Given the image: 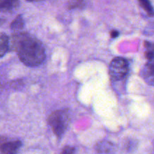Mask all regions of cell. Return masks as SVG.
<instances>
[{
    "instance_id": "obj_6",
    "label": "cell",
    "mask_w": 154,
    "mask_h": 154,
    "mask_svg": "<svg viewBox=\"0 0 154 154\" xmlns=\"http://www.w3.org/2000/svg\"><path fill=\"white\" fill-rule=\"evenodd\" d=\"M20 0H0V11H13L19 6Z\"/></svg>"
},
{
    "instance_id": "obj_8",
    "label": "cell",
    "mask_w": 154,
    "mask_h": 154,
    "mask_svg": "<svg viewBox=\"0 0 154 154\" xmlns=\"http://www.w3.org/2000/svg\"><path fill=\"white\" fill-rule=\"evenodd\" d=\"M140 5L141 6L143 9L147 12L149 16H153L154 15V9L150 3V0H138Z\"/></svg>"
},
{
    "instance_id": "obj_2",
    "label": "cell",
    "mask_w": 154,
    "mask_h": 154,
    "mask_svg": "<svg viewBox=\"0 0 154 154\" xmlns=\"http://www.w3.org/2000/svg\"><path fill=\"white\" fill-rule=\"evenodd\" d=\"M69 120V111L67 109H63L53 112L48 118V123L54 133L58 138H61L67 129Z\"/></svg>"
},
{
    "instance_id": "obj_4",
    "label": "cell",
    "mask_w": 154,
    "mask_h": 154,
    "mask_svg": "<svg viewBox=\"0 0 154 154\" xmlns=\"http://www.w3.org/2000/svg\"><path fill=\"white\" fill-rule=\"evenodd\" d=\"M22 143L19 140H8L0 137V154H17Z\"/></svg>"
},
{
    "instance_id": "obj_9",
    "label": "cell",
    "mask_w": 154,
    "mask_h": 154,
    "mask_svg": "<svg viewBox=\"0 0 154 154\" xmlns=\"http://www.w3.org/2000/svg\"><path fill=\"white\" fill-rule=\"evenodd\" d=\"M24 26V21L21 15H18L11 24V29L13 30H20L23 29Z\"/></svg>"
},
{
    "instance_id": "obj_12",
    "label": "cell",
    "mask_w": 154,
    "mask_h": 154,
    "mask_svg": "<svg viewBox=\"0 0 154 154\" xmlns=\"http://www.w3.org/2000/svg\"><path fill=\"white\" fill-rule=\"evenodd\" d=\"M144 46H145L147 51H151V52H154V44L150 43V42H144Z\"/></svg>"
},
{
    "instance_id": "obj_14",
    "label": "cell",
    "mask_w": 154,
    "mask_h": 154,
    "mask_svg": "<svg viewBox=\"0 0 154 154\" xmlns=\"http://www.w3.org/2000/svg\"><path fill=\"white\" fill-rule=\"evenodd\" d=\"M28 2H39V1H42V0H26Z\"/></svg>"
},
{
    "instance_id": "obj_11",
    "label": "cell",
    "mask_w": 154,
    "mask_h": 154,
    "mask_svg": "<svg viewBox=\"0 0 154 154\" xmlns=\"http://www.w3.org/2000/svg\"><path fill=\"white\" fill-rule=\"evenodd\" d=\"M75 153V148L70 146H66L62 151L61 154H74Z\"/></svg>"
},
{
    "instance_id": "obj_1",
    "label": "cell",
    "mask_w": 154,
    "mask_h": 154,
    "mask_svg": "<svg viewBox=\"0 0 154 154\" xmlns=\"http://www.w3.org/2000/svg\"><path fill=\"white\" fill-rule=\"evenodd\" d=\"M12 45L23 63L37 66L46 58L45 50L40 41L26 32H18L13 36Z\"/></svg>"
},
{
    "instance_id": "obj_13",
    "label": "cell",
    "mask_w": 154,
    "mask_h": 154,
    "mask_svg": "<svg viewBox=\"0 0 154 154\" xmlns=\"http://www.w3.org/2000/svg\"><path fill=\"white\" fill-rule=\"evenodd\" d=\"M119 32L117 31H116V30H113V31L111 32V37L112 38H117Z\"/></svg>"
},
{
    "instance_id": "obj_5",
    "label": "cell",
    "mask_w": 154,
    "mask_h": 154,
    "mask_svg": "<svg viewBox=\"0 0 154 154\" xmlns=\"http://www.w3.org/2000/svg\"><path fill=\"white\" fill-rule=\"evenodd\" d=\"M141 77L147 84L154 87V66L147 63L141 70Z\"/></svg>"
},
{
    "instance_id": "obj_3",
    "label": "cell",
    "mask_w": 154,
    "mask_h": 154,
    "mask_svg": "<svg viewBox=\"0 0 154 154\" xmlns=\"http://www.w3.org/2000/svg\"><path fill=\"white\" fill-rule=\"evenodd\" d=\"M129 72V63L125 59L117 57L111 62L109 66V75L113 81H120Z\"/></svg>"
},
{
    "instance_id": "obj_15",
    "label": "cell",
    "mask_w": 154,
    "mask_h": 154,
    "mask_svg": "<svg viewBox=\"0 0 154 154\" xmlns=\"http://www.w3.org/2000/svg\"><path fill=\"white\" fill-rule=\"evenodd\" d=\"M1 21H2V20H0V23H1Z\"/></svg>"
},
{
    "instance_id": "obj_7",
    "label": "cell",
    "mask_w": 154,
    "mask_h": 154,
    "mask_svg": "<svg viewBox=\"0 0 154 154\" xmlns=\"http://www.w3.org/2000/svg\"><path fill=\"white\" fill-rule=\"evenodd\" d=\"M9 49V38L5 34H0V57H2Z\"/></svg>"
},
{
    "instance_id": "obj_10",
    "label": "cell",
    "mask_w": 154,
    "mask_h": 154,
    "mask_svg": "<svg viewBox=\"0 0 154 154\" xmlns=\"http://www.w3.org/2000/svg\"><path fill=\"white\" fill-rule=\"evenodd\" d=\"M84 0H70L68 4L69 9H75L82 5Z\"/></svg>"
}]
</instances>
